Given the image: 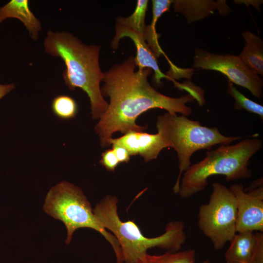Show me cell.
I'll return each instance as SVG.
<instances>
[{"label":"cell","mask_w":263,"mask_h":263,"mask_svg":"<svg viewBox=\"0 0 263 263\" xmlns=\"http://www.w3.org/2000/svg\"><path fill=\"white\" fill-rule=\"evenodd\" d=\"M134 57L130 56L120 64H115L104 72L103 84L100 88L104 96L109 97L107 110L94 127L102 148L110 147L113 134L131 131L143 132L147 126L136 123L137 117L152 109L165 110L169 113H179L188 116L192 109L186 105L197 100L188 93L179 97L165 95L152 87L148 77L152 70L138 69Z\"/></svg>","instance_id":"6da1fadb"},{"label":"cell","mask_w":263,"mask_h":263,"mask_svg":"<svg viewBox=\"0 0 263 263\" xmlns=\"http://www.w3.org/2000/svg\"><path fill=\"white\" fill-rule=\"evenodd\" d=\"M45 52L59 57L66 69L62 77L68 88L82 90L89 98L93 119H99L108 107L100 89L104 77L99 63L100 46L87 45L72 34L49 30L43 43Z\"/></svg>","instance_id":"7a4b0ae2"},{"label":"cell","mask_w":263,"mask_h":263,"mask_svg":"<svg viewBox=\"0 0 263 263\" xmlns=\"http://www.w3.org/2000/svg\"><path fill=\"white\" fill-rule=\"evenodd\" d=\"M118 202L115 196L107 195L93 211L104 227L111 231L118 241L124 263H135L138 258L153 247L167 251H179L187 239L183 222L171 221L167 225L163 234L148 238L144 236L133 221L121 220L117 212Z\"/></svg>","instance_id":"3957f363"},{"label":"cell","mask_w":263,"mask_h":263,"mask_svg":"<svg viewBox=\"0 0 263 263\" xmlns=\"http://www.w3.org/2000/svg\"><path fill=\"white\" fill-rule=\"evenodd\" d=\"M262 146L261 139L252 138L207 150L204 159L184 172L178 193L184 199L192 196L206 188L208 178L213 175H224L227 181L250 178L249 161Z\"/></svg>","instance_id":"277c9868"},{"label":"cell","mask_w":263,"mask_h":263,"mask_svg":"<svg viewBox=\"0 0 263 263\" xmlns=\"http://www.w3.org/2000/svg\"><path fill=\"white\" fill-rule=\"evenodd\" d=\"M156 126L167 148H173L177 154L179 172L173 188L175 193H178L182 174L190 166L194 152L202 149L211 150L217 145H229L241 138L225 136L217 127L204 126L198 121L168 112L158 116Z\"/></svg>","instance_id":"5b68a950"},{"label":"cell","mask_w":263,"mask_h":263,"mask_svg":"<svg viewBox=\"0 0 263 263\" xmlns=\"http://www.w3.org/2000/svg\"><path fill=\"white\" fill-rule=\"evenodd\" d=\"M44 211L55 219L61 221L66 227L69 244L75 231L88 227L101 234L114 251L117 263H123L119 244L94 214L91 206L81 189L63 181L52 187L47 193L43 205Z\"/></svg>","instance_id":"8992f818"},{"label":"cell","mask_w":263,"mask_h":263,"mask_svg":"<svg viewBox=\"0 0 263 263\" xmlns=\"http://www.w3.org/2000/svg\"><path fill=\"white\" fill-rule=\"evenodd\" d=\"M212 192L207 204L198 212V225L219 250L237 233V211L235 198L230 190L218 182L212 184Z\"/></svg>","instance_id":"52a82bcc"},{"label":"cell","mask_w":263,"mask_h":263,"mask_svg":"<svg viewBox=\"0 0 263 263\" xmlns=\"http://www.w3.org/2000/svg\"><path fill=\"white\" fill-rule=\"evenodd\" d=\"M193 66L196 69L218 71L231 83L247 89L257 98H260L263 95L262 78L251 71L239 56L214 54L196 48Z\"/></svg>","instance_id":"ba28073f"},{"label":"cell","mask_w":263,"mask_h":263,"mask_svg":"<svg viewBox=\"0 0 263 263\" xmlns=\"http://www.w3.org/2000/svg\"><path fill=\"white\" fill-rule=\"evenodd\" d=\"M229 189L236 202L237 233L263 231V187L260 184L246 191L241 184L230 186Z\"/></svg>","instance_id":"9c48e42d"},{"label":"cell","mask_w":263,"mask_h":263,"mask_svg":"<svg viewBox=\"0 0 263 263\" xmlns=\"http://www.w3.org/2000/svg\"><path fill=\"white\" fill-rule=\"evenodd\" d=\"M225 254L226 263H263V233H237Z\"/></svg>","instance_id":"30bf717a"},{"label":"cell","mask_w":263,"mask_h":263,"mask_svg":"<svg viewBox=\"0 0 263 263\" xmlns=\"http://www.w3.org/2000/svg\"><path fill=\"white\" fill-rule=\"evenodd\" d=\"M110 145L116 144L126 148L130 156L139 155L145 162L155 159L167 145L158 133L150 134L143 132L131 131L121 137L112 138Z\"/></svg>","instance_id":"8fae6325"},{"label":"cell","mask_w":263,"mask_h":263,"mask_svg":"<svg viewBox=\"0 0 263 263\" xmlns=\"http://www.w3.org/2000/svg\"><path fill=\"white\" fill-rule=\"evenodd\" d=\"M125 37L131 38L136 47V55L134 57L135 64L138 69L149 68L154 72L156 83L161 84L162 78H170L160 70L156 56L146 43L143 36L136 31L118 23H116L115 34L111 46L113 49L118 47L120 40Z\"/></svg>","instance_id":"7c38bea8"},{"label":"cell","mask_w":263,"mask_h":263,"mask_svg":"<svg viewBox=\"0 0 263 263\" xmlns=\"http://www.w3.org/2000/svg\"><path fill=\"white\" fill-rule=\"evenodd\" d=\"M172 4L174 11L184 16L188 24L205 19L216 10L222 15L226 8L224 0H173Z\"/></svg>","instance_id":"4fadbf2b"},{"label":"cell","mask_w":263,"mask_h":263,"mask_svg":"<svg viewBox=\"0 0 263 263\" xmlns=\"http://www.w3.org/2000/svg\"><path fill=\"white\" fill-rule=\"evenodd\" d=\"M7 18H16L24 24L28 33L35 40L38 38L41 23L29 8L28 0H11L0 7V24Z\"/></svg>","instance_id":"5bb4252c"},{"label":"cell","mask_w":263,"mask_h":263,"mask_svg":"<svg viewBox=\"0 0 263 263\" xmlns=\"http://www.w3.org/2000/svg\"><path fill=\"white\" fill-rule=\"evenodd\" d=\"M244 40L243 49L239 56L253 72L263 75V40L252 32L246 30L242 33Z\"/></svg>","instance_id":"9a60e30c"},{"label":"cell","mask_w":263,"mask_h":263,"mask_svg":"<svg viewBox=\"0 0 263 263\" xmlns=\"http://www.w3.org/2000/svg\"><path fill=\"white\" fill-rule=\"evenodd\" d=\"M173 0H152V18L150 24L146 25L143 34L148 45L156 57L161 54L166 56L159 42V35L156 31L157 20L165 12L169 11Z\"/></svg>","instance_id":"2e32d148"},{"label":"cell","mask_w":263,"mask_h":263,"mask_svg":"<svg viewBox=\"0 0 263 263\" xmlns=\"http://www.w3.org/2000/svg\"><path fill=\"white\" fill-rule=\"evenodd\" d=\"M195 252L189 249L178 252L167 251L160 255L147 253L137 259L135 263H195Z\"/></svg>","instance_id":"e0dca14e"},{"label":"cell","mask_w":263,"mask_h":263,"mask_svg":"<svg viewBox=\"0 0 263 263\" xmlns=\"http://www.w3.org/2000/svg\"><path fill=\"white\" fill-rule=\"evenodd\" d=\"M149 0H138L133 13L128 17H119L116 23L128 27L143 35L146 27L145 19Z\"/></svg>","instance_id":"ac0fdd59"},{"label":"cell","mask_w":263,"mask_h":263,"mask_svg":"<svg viewBox=\"0 0 263 263\" xmlns=\"http://www.w3.org/2000/svg\"><path fill=\"white\" fill-rule=\"evenodd\" d=\"M227 82L226 92L234 100V108L236 110L244 109L257 114L263 119V106L246 97L230 81L227 80Z\"/></svg>","instance_id":"d6986e66"},{"label":"cell","mask_w":263,"mask_h":263,"mask_svg":"<svg viewBox=\"0 0 263 263\" xmlns=\"http://www.w3.org/2000/svg\"><path fill=\"white\" fill-rule=\"evenodd\" d=\"M52 109L54 113L62 119H70L75 116L78 107L75 101L67 95L56 96L52 102Z\"/></svg>","instance_id":"ffe728a7"},{"label":"cell","mask_w":263,"mask_h":263,"mask_svg":"<svg viewBox=\"0 0 263 263\" xmlns=\"http://www.w3.org/2000/svg\"><path fill=\"white\" fill-rule=\"evenodd\" d=\"M100 163L106 169L110 171H114L119 162L113 149H108L102 153V158Z\"/></svg>","instance_id":"44dd1931"},{"label":"cell","mask_w":263,"mask_h":263,"mask_svg":"<svg viewBox=\"0 0 263 263\" xmlns=\"http://www.w3.org/2000/svg\"><path fill=\"white\" fill-rule=\"evenodd\" d=\"M112 149L119 163H128L130 159V155L124 147L116 144H112Z\"/></svg>","instance_id":"7402d4cb"},{"label":"cell","mask_w":263,"mask_h":263,"mask_svg":"<svg viewBox=\"0 0 263 263\" xmlns=\"http://www.w3.org/2000/svg\"><path fill=\"white\" fill-rule=\"evenodd\" d=\"M233 1L237 4L243 3L247 6L251 5L259 11H260L261 5L263 3L262 0H234Z\"/></svg>","instance_id":"603a6c76"},{"label":"cell","mask_w":263,"mask_h":263,"mask_svg":"<svg viewBox=\"0 0 263 263\" xmlns=\"http://www.w3.org/2000/svg\"><path fill=\"white\" fill-rule=\"evenodd\" d=\"M15 88L14 83L9 84H0V100Z\"/></svg>","instance_id":"cb8c5ba5"},{"label":"cell","mask_w":263,"mask_h":263,"mask_svg":"<svg viewBox=\"0 0 263 263\" xmlns=\"http://www.w3.org/2000/svg\"><path fill=\"white\" fill-rule=\"evenodd\" d=\"M202 263H212L210 262L209 260H205Z\"/></svg>","instance_id":"d4e9b609"}]
</instances>
